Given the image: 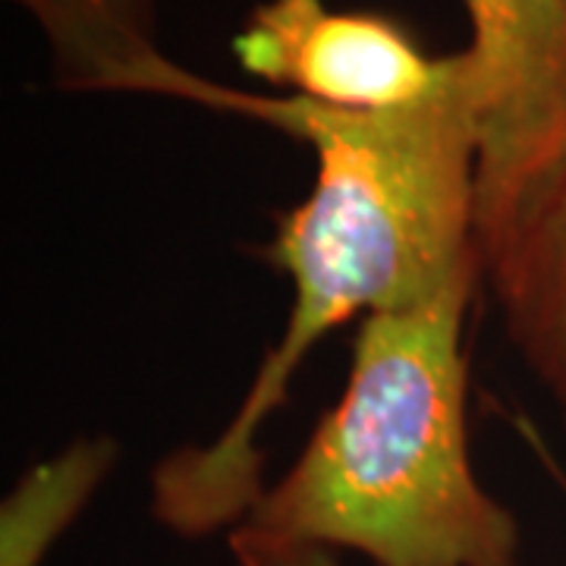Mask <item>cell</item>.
<instances>
[{
  "label": "cell",
  "instance_id": "3",
  "mask_svg": "<svg viewBox=\"0 0 566 566\" xmlns=\"http://www.w3.org/2000/svg\"><path fill=\"white\" fill-rule=\"evenodd\" d=\"M479 123V245L566 180V0H463Z\"/></svg>",
  "mask_w": 566,
  "mask_h": 566
},
{
  "label": "cell",
  "instance_id": "4",
  "mask_svg": "<svg viewBox=\"0 0 566 566\" xmlns=\"http://www.w3.org/2000/svg\"><path fill=\"white\" fill-rule=\"evenodd\" d=\"M240 70L290 98L387 114L431 102L465 70V54H431L390 13L334 10L327 0H262L230 41Z\"/></svg>",
  "mask_w": 566,
  "mask_h": 566
},
{
  "label": "cell",
  "instance_id": "7",
  "mask_svg": "<svg viewBox=\"0 0 566 566\" xmlns=\"http://www.w3.org/2000/svg\"><path fill=\"white\" fill-rule=\"evenodd\" d=\"M120 460L107 434L76 438L35 463L0 504V566H41Z\"/></svg>",
  "mask_w": 566,
  "mask_h": 566
},
{
  "label": "cell",
  "instance_id": "5",
  "mask_svg": "<svg viewBox=\"0 0 566 566\" xmlns=\"http://www.w3.org/2000/svg\"><path fill=\"white\" fill-rule=\"evenodd\" d=\"M39 25L51 80L76 95H151L221 111L227 85L170 61L158 44L164 0H10Z\"/></svg>",
  "mask_w": 566,
  "mask_h": 566
},
{
  "label": "cell",
  "instance_id": "2",
  "mask_svg": "<svg viewBox=\"0 0 566 566\" xmlns=\"http://www.w3.org/2000/svg\"><path fill=\"white\" fill-rule=\"evenodd\" d=\"M482 268L359 322L340 400L243 526L375 566H526L469 450V312ZM237 532V528H233Z\"/></svg>",
  "mask_w": 566,
  "mask_h": 566
},
{
  "label": "cell",
  "instance_id": "1",
  "mask_svg": "<svg viewBox=\"0 0 566 566\" xmlns=\"http://www.w3.org/2000/svg\"><path fill=\"white\" fill-rule=\"evenodd\" d=\"M233 117L303 142L315 177L262 245L264 262L290 283L281 337L221 431L151 469L155 523L189 542L230 535L262 501L264 428L315 346L353 318L419 305L482 268L469 57L450 88L406 111L344 114L240 88Z\"/></svg>",
  "mask_w": 566,
  "mask_h": 566
},
{
  "label": "cell",
  "instance_id": "8",
  "mask_svg": "<svg viewBox=\"0 0 566 566\" xmlns=\"http://www.w3.org/2000/svg\"><path fill=\"white\" fill-rule=\"evenodd\" d=\"M227 547H230L233 566H344L340 554H334V551L274 542V538H264V535L245 532V528L230 532Z\"/></svg>",
  "mask_w": 566,
  "mask_h": 566
},
{
  "label": "cell",
  "instance_id": "9",
  "mask_svg": "<svg viewBox=\"0 0 566 566\" xmlns=\"http://www.w3.org/2000/svg\"><path fill=\"white\" fill-rule=\"evenodd\" d=\"M516 428L523 431V438H526L528 447L535 450V457H538V463L545 465L547 475L554 479V485L560 488V494H564V501H566V469H564V465H560V463H557V460H554V453H551V447H547L545 441H542V434H538V431H535V428H532V424H528L526 419H516Z\"/></svg>",
  "mask_w": 566,
  "mask_h": 566
},
{
  "label": "cell",
  "instance_id": "6",
  "mask_svg": "<svg viewBox=\"0 0 566 566\" xmlns=\"http://www.w3.org/2000/svg\"><path fill=\"white\" fill-rule=\"evenodd\" d=\"M504 334L566 422V180L482 245Z\"/></svg>",
  "mask_w": 566,
  "mask_h": 566
}]
</instances>
